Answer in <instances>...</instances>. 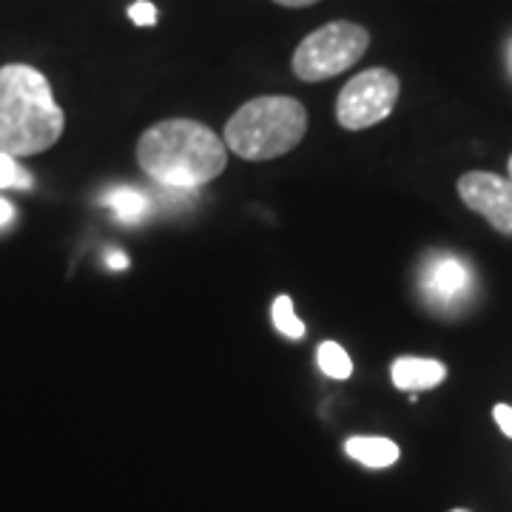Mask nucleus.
Masks as SVG:
<instances>
[{
  "label": "nucleus",
  "mask_w": 512,
  "mask_h": 512,
  "mask_svg": "<svg viewBox=\"0 0 512 512\" xmlns=\"http://www.w3.org/2000/svg\"><path fill=\"white\" fill-rule=\"evenodd\" d=\"M402 94V83L390 69H365L336 97V120L348 131H365L387 120Z\"/></svg>",
  "instance_id": "39448f33"
},
{
  "label": "nucleus",
  "mask_w": 512,
  "mask_h": 512,
  "mask_svg": "<svg viewBox=\"0 0 512 512\" xmlns=\"http://www.w3.org/2000/svg\"><path fill=\"white\" fill-rule=\"evenodd\" d=\"M453 512H467V510H453Z\"/></svg>",
  "instance_id": "aec40b11"
},
{
  "label": "nucleus",
  "mask_w": 512,
  "mask_h": 512,
  "mask_svg": "<svg viewBox=\"0 0 512 512\" xmlns=\"http://www.w3.org/2000/svg\"><path fill=\"white\" fill-rule=\"evenodd\" d=\"M106 262H109L111 271H126L128 268V256L117 254V251H114V254H109V259H106Z\"/></svg>",
  "instance_id": "dca6fc26"
},
{
  "label": "nucleus",
  "mask_w": 512,
  "mask_h": 512,
  "mask_svg": "<svg viewBox=\"0 0 512 512\" xmlns=\"http://www.w3.org/2000/svg\"><path fill=\"white\" fill-rule=\"evenodd\" d=\"M15 220V208L9 205L6 200H0V225H6V222Z\"/></svg>",
  "instance_id": "f3484780"
},
{
  "label": "nucleus",
  "mask_w": 512,
  "mask_h": 512,
  "mask_svg": "<svg viewBox=\"0 0 512 512\" xmlns=\"http://www.w3.org/2000/svg\"><path fill=\"white\" fill-rule=\"evenodd\" d=\"M370 32L353 20H330L305 37L293 52V74L302 83H322L348 72L365 57Z\"/></svg>",
  "instance_id": "20e7f679"
},
{
  "label": "nucleus",
  "mask_w": 512,
  "mask_h": 512,
  "mask_svg": "<svg viewBox=\"0 0 512 512\" xmlns=\"http://www.w3.org/2000/svg\"><path fill=\"white\" fill-rule=\"evenodd\" d=\"M316 362H319V370L330 376V379H336V382H345L353 376V359H350V353L339 342H322L319 348H316Z\"/></svg>",
  "instance_id": "9b49d317"
},
{
  "label": "nucleus",
  "mask_w": 512,
  "mask_h": 512,
  "mask_svg": "<svg viewBox=\"0 0 512 512\" xmlns=\"http://www.w3.org/2000/svg\"><path fill=\"white\" fill-rule=\"evenodd\" d=\"M103 205L114 211V217L123 222H140L148 214L151 202L143 191L131 188V185H117L103 197Z\"/></svg>",
  "instance_id": "9d476101"
},
{
  "label": "nucleus",
  "mask_w": 512,
  "mask_h": 512,
  "mask_svg": "<svg viewBox=\"0 0 512 512\" xmlns=\"http://www.w3.org/2000/svg\"><path fill=\"white\" fill-rule=\"evenodd\" d=\"M0 188H20V191L32 188V174L23 171L15 163V157H9L3 151H0Z\"/></svg>",
  "instance_id": "ddd939ff"
},
{
  "label": "nucleus",
  "mask_w": 512,
  "mask_h": 512,
  "mask_svg": "<svg viewBox=\"0 0 512 512\" xmlns=\"http://www.w3.org/2000/svg\"><path fill=\"white\" fill-rule=\"evenodd\" d=\"M345 450H348V456L353 461H359V464H365L370 470H384V467H393L399 456H402V450H399V444L390 439H382V436H353L345 444Z\"/></svg>",
  "instance_id": "1a4fd4ad"
},
{
  "label": "nucleus",
  "mask_w": 512,
  "mask_h": 512,
  "mask_svg": "<svg viewBox=\"0 0 512 512\" xmlns=\"http://www.w3.org/2000/svg\"><path fill=\"white\" fill-rule=\"evenodd\" d=\"M510 180H512V157H510Z\"/></svg>",
  "instance_id": "6ab92c4d"
},
{
  "label": "nucleus",
  "mask_w": 512,
  "mask_h": 512,
  "mask_svg": "<svg viewBox=\"0 0 512 512\" xmlns=\"http://www.w3.org/2000/svg\"><path fill=\"white\" fill-rule=\"evenodd\" d=\"M128 18L134 26H154L157 23V6L148 3V0H134L128 6Z\"/></svg>",
  "instance_id": "4468645a"
},
{
  "label": "nucleus",
  "mask_w": 512,
  "mask_h": 512,
  "mask_svg": "<svg viewBox=\"0 0 512 512\" xmlns=\"http://www.w3.org/2000/svg\"><path fill=\"white\" fill-rule=\"evenodd\" d=\"M279 6H288V9H302V6H313V3H319V0H274Z\"/></svg>",
  "instance_id": "a211bd4d"
},
{
  "label": "nucleus",
  "mask_w": 512,
  "mask_h": 512,
  "mask_svg": "<svg viewBox=\"0 0 512 512\" xmlns=\"http://www.w3.org/2000/svg\"><path fill=\"white\" fill-rule=\"evenodd\" d=\"M390 379L399 390L407 393H421V390H433L447 379V367L439 359H421V356H399L390 367Z\"/></svg>",
  "instance_id": "6e6552de"
},
{
  "label": "nucleus",
  "mask_w": 512,
  "mask_h": 512,
  "mask_svg": "<svg viewBox=\"0 0 512 512\" xmlns=\"http://www.w3.org/2000/svg\"><path fill=\"white\" fill-rule=\"evenodd\" d=\"M137 163L148 180L165 188L191 191L220 177L228 165V148L220 134L205 123L171 117L140 134Z\"/></svg>",
  "instance_id": "f257e3e1"
},
{
  "label": "nucleus",
  "mask_w": 512,
  "mask_h": 512,
  "mask_svg": "<svg viewBox=\"0 0 512 512\" xmlns=\"http://www.w3.org/2000/svg\"><path fill=\"white\" fill-rule=\"evenodd\" d=\"M493 419H495V424L501 427V433L512 439V407L510 404H495Z\"/></svg>",
  "instance_id": "2eb2a0df"
},
{
  "label": "nucleus",
  "mask_w": 512,
  "mask_h": 512,
  "mask_svg": "<svg viewBox=\"0 0 512 512\" xmlns=\"http://www.w3.org/2000/svg\"><path fill=\"white\" fill-rule=\"evenodd\" d=\"M419 288L424 302L439 313L458 311L473 293V271L456 254H430L419 274Z\"/></svg>",
  "instance_id": "423d86ee"
},
{
  "label": "nucleus",
  "mask_w": 512,
  "mask_h": 512,
  "mask_svg": "<svg viewBox=\"0 0 512 512\" xmlns=\"http://www.w3.org/2000/svg\"><path fill=\"white\" fill-rule=\"evenodd\" d=\"M308 134V109L285 94H265L239 106L225 123L222 143L242 160L262 163L285 157Z\"/></svg>",
  "instance_id": "7ed1b4c3"
},
{
  "label": "nucleus",
  "mask_w": 512,
  "mask_h": 512,
  "mask_svg": "<svg viewBox=\"0 0 512 512\" xmlns=\"http://www.w3.org/2000/svg\"><path fill=\"white\" fill-rule=\"evenodd\" d=\"M461 202L481 214L498 234L512 239V180L490 171H470L458 180Z\"/></svg>",
  "instance_id": "0eeeda50"
},
{
  "label": "nucleus",
  "mask_w": 512,
  "mask_h": 512,
  "mask_svg": "<svg viewBox=\"0 0 512 512\" xmlns=\"http://www.w3.org/2000/svg\"><path fill=\"white\" fill-rule=\"evenodd\" d=\"M66 128L46 74L26 63L0 66V151L32 157L49 151Z\"/></svg>",
  "instance_id": "f03ea898"
},
{
  "label": "nucleus",
  "mask_w": 512,
  "mask_h": 512,
  "mask_svg": "<svg viewBox=\"0 0 512 512\" xmlns=\"http://www.w3.org/2000/svg\"><path fill=\"white\" fill-rule=\"evenodd\" d=\"M271 322H274V328L285 336V339H302L305 336V322L296 316V308H293V299L288 293H279L274 299V305H271Z\"/></svg>",
  "instance_id": "f8f14e48"
}]
</instances>
